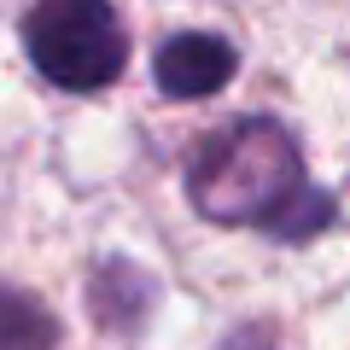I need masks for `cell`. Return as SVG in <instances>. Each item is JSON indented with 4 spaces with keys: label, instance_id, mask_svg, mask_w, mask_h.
Returning <instances> with one entry per match:
<instances>
[{
    "label": "cell",
    "instance_id": "4",
    "mask_svg": "<svg viewBox=\"0 0 350 350\" xmlns=\"http://www.w3.org/2000/svg\"><path fill=\"white\" fill-rule=\"evenodd\" d=\"M59 321L53 310L24 286H0V350H53Z\"/></svg>",
    "mask_w": 350,
    "mask_h": 350
},
{
    "label": "cell",
    "instance_id": "3",
    "mask_svg": "<svg viewBox=\"0 0 350 350\" xmlns=\"http://www.w3.org/2000/svg\"><path fill=\"white\" fill-rule=\"evenodd\" d=\"M234 70H239L234 41L211 36V29H181V36H170L158 47V59H152V82H158L170 100H204V94H216Z\"/></svg>",
    "mask_w": 350,
    "mask_h": 350
},
{
    "label": "cell",
    "instance_id": "2",
    "mask_svg": "<svg viewBox=\"0 0 350 350\" xmlns=\"http://www.w3.org/2000/svg\"><path fill=\"white\" fill-rule=\"evenodd\" d=\"M24 53L53 88L94 94L129 64V29L105 0H47L24 12Z\"/></svg>",
    "mask_w": 350,
    "mask_h": 350
},
{
    "label": "cell",
    "instance_id": "1",
    "mask_svg": "<svg viewBox=\"0 0 350 350\" xmlns=\"http://www.w3.org/2000/svg\"><path fill=\"white\" fill-rule=\"evenodd\" d=\"M187 193L211 222H251L275 239H310L333 222V199L304 181V158L275 117L216 129L187 163Z\"/></svg>",
    "mask_w": 350,
    "mask_h": 350
}]
</instances>
